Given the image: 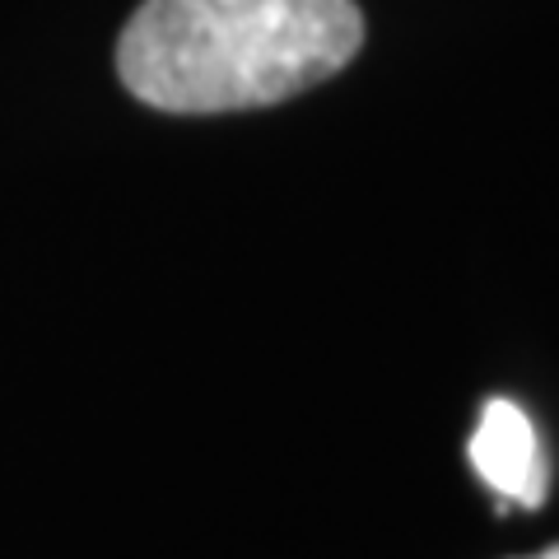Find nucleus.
Returning a JSON list of instances; mask_svg holds the SVG:
<instances>
[{"instance_id": "f257e3e1", "label": "nucleus", "mask_w": 559, "mask_h": 559, "mask_svg": "<svg viewBox=\"0 0 559 559\" xmlns=\"http://www.w3.org/2000/svg\"><path fill=\"white\" fill-rule=\"evenodd\" d=\"M359 47L355 0H145L117 38V75L159 112H248L331 80Z\"/></svg>"}, {"instance_id": "f03ea898", "label": "nucleus", "mask_w": 559, "mask_h": 559, "mask_svg": "<svg viewBox=\"0 0 559 559\" xmlns=\"http://www.w3.org/2000/svg\"><path fill=\"white\" fill-rule=\"evenodd\" d=\"M466 457L476 466V476L499 495V509H509V503L540 509L546 503V457H540L536 429L518 401H485L480 425L466 443Z\"/></svg>"}, {"instance_id": "7ed1b4c3", "label": "nucleus", "mask_w": 559, "mask_h": 559, "mask_svg": "<svg viewBox=\"0 0 559 559\" xmlns=\"http://www.w3.org/2000/svg\"><path fill=\"white\" fill-rule=\"evenodd\" d=\"M532 559H559V546H550V550H540V555H532Z\"/></svg>"}]
</instances>
